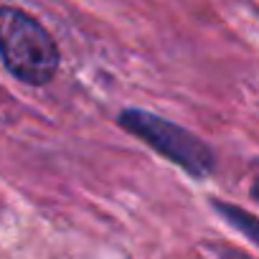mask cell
<instances>
[{
	"label": "cell",
	"mask_w": 259,
	"mask_h": 259,
	"mask_svg": "<svg viewBox=\"0 0 259 259\" xmlns=\"http://www.w3.org/2000/svg\"><path fill=\"white\" fill-rule=\"evenodd\" d=\"M211 208H213L231 229H236L246 241L256 244V216H254L251 211H246V208H241V206H236V203H229V201H219V198L211 201Z\"/></svg>",
	"instance_id": "3"
},
{
	"label": "cell",
	"mask_w": 259,
	"mask_h": 259,
	"mask_svg": "<svg viewBox=\"0 0 259 259\" xmlns=\"http://www.w3.org/2000/svg\"><path fill=\"white\" fill-rule=\"evenodd\" d=\"M216 254H219V259H254V256H249L239 249H231V246H219Z\"/></svg>",
	"instance_id": "4"
},
{
	"label": "cell",
	"mask_w": 259,
	"mask_h": 259,
	"mask_svg": "<svg viewBox=\"0 0 259 259\" xmlns=\"http://www.w3.org/2000/svg\"><path fill=\"white\" fill-rule=\"evenodd\" d=\"M117 124L140 143H145L150 150L163 155L168 163L178 165L191 178H208L216 168V155L211 145L163 114L140 107H127L117 114Z\"/></svg>",
	"instance_id": "2"
},
{
	"label": "cell",
	"mask_w": 259,
	"mask_h": 259,
	"mask_svg": "<svg viewBox=\"0 0 259 259\" xmlns=\"http://www.w3.org/2000/svg\"><path fill=\"white\" fill-rule=\"evenodd\" d=\"M0 61L13 79L44 87L54 81L61 56L41 21L16 6H0Z\"/></svg>",
	"instance_id": "1"
}]
</instances>
